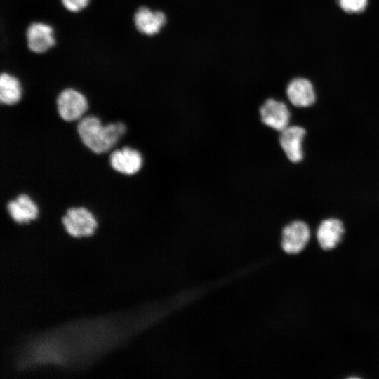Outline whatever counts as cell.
<instances>
[{
    "label": "cell",
    "mask_w": 379,
    "mask_h": 379,
    "mask_svg": "<svg viewBox=\"0 0 379 379\" xmlns=\"http://www.w3.org/2000/svg\"><path fill=\"white\" fill-rule=\"evenodd\" d=\"M77 133L83 145L95 154L111 150L126 132L121 121L103 124L95 115L84 116L77 124Z\"/></svg>",
    "instance_id": "obj_1"
},
{
    "label": "cell",
    "mask_w": 379,
    "mask_h": 379,
    "mask_svg": "<svg viewBox=\"0 0 379 379\" xmlns=\"http://www.w3.org/2000/svg\"><path fill=\"white\" fill-rule=\"evenodd\" d=\"M308 130L300 124L288 126L279 133L278 144L285 158L293 164L302 163L306 156L305 141Z\"/></svg>",
    "instance_id": "obj_2"
},
{
    "label": "cell",
    "mask_w": 379,
    "mask_h": 379,
    "mask_svg": "<svg viewBox=\"0 0 379 379\" xmlns=\"http://www.w3.org/2000/svg\"><path fill=\"white\" fill-rule=\"evenodd\" d=\"M62 223L67 233L75 238L91 237L98 227L94 215L84 206L67 208L62 217Z\"/></svg>",
    "instance_id": "obj_3"
},
{
    "label": "cell",
    "mask_w": 379,
    "mask_h": 379,
    "mask_svg": "<svg viewBox=\"0 0 379 379\" xmlns=\"http://www.w3.org/2000/svg\"><path fill=\"white\" fill-rule=\"evenodd\" d=\"M56 108L59 117L70 122L81 119L88 109L86 96L73 88L61 91L56 98Z\"/></svg>",
    "instance_id": "obj_4"
},
{
    "label": "cell",
    "mask_w": 379,
    "mask_h": 379,
    "mask_svg": "<svg viewBox=\"0 0 379 379\" xmlns=\"http://www.w3.org/2000/svg\"><path fill=\"white\" fill-rule=\"evenodd\" d=\"M259 120L273 131L280 133L291 124L292 114L287 105L273 98L266 99L258 109Z\"/></svg>",
    "instance_id": "obj_5"
},
{
    "label": "cell",
    "mask_w": 379,
    "mask_h": 379,
    "mask_svg": "<svg viewBox=\"0 0 379 379\" xmlns=\"http://www.w3.org/2000/svg\"><path fill=\"white\" fill-rule=\"evenodd\" d=\"M311 234V229L307 222L301 219L292 220L281 230V248L288 254H298L306 248Z\"/></svg>",
    "instance_id": "obj_6"
},
{
    "label": "cell",
    "mask_w": 379,
    "mask_h": 379,
    "mask_svg": "<svg viewBox=\"0 0 379 379\" xmlns=\"http://www.w3.org/2000/svg\"><path fill=\"white\" fill-rule=\"evenodd\" d=\"M346 234V227L337 216L324 218L316 229V239L319 247L326 251L335 248Z\"/></svg>",
    "instance_id": "obj_7"
},
{
    "label": "cell",
    "mask_w": 379,
    "mask_h": 379,
    "mask_svg": "<svg viewBox=\"0 0 379 379\" xmlns=\"http://www.w3.org/2000/svg\"><path fill=\"white\" fill-rule=\"evenodd\" d=\"M143 157L140 152L129 146L113 150L109 156L112 168L125 175L138 173L143 166Z\"/></svg>",
    "instance_id": "obj_8"
},
{
    "label": "cell",
    "mask_w": 379,
    "mask_h": 379,
    "mask_svg": "<svg viewBox=\"0 0 379 379\" xmlns=\"http://www.w3.org/2000/svg\"><path fill=\"white\" fill-rule=\"evenodd\" d=\"M286 95L289 102L296 108H309L317 101L313 84L305 78L292 79L287 85Z\"/></svg>",
    "instance_id": "obj_9"
},
{
    "label": "cell",
    "mask_w": 379,
    "mask_h": 379,
    "mask_svg": "<svg viewBox=\"0 0 379 379\" xmlns=\"http://www.w3.org/2000/svg\"><path fill=\"white\" fill-rule=\"evenodd\" d=\"M6 210L11 219L19 225L29 223L36 220L39 213L37 204L26 193H20L8 201Z\"/></svg>",
    "instance_id": "obj_10"
},
{
    "label": "cell",
    "mask_w": 379,
    "mask_h": 379,
    "mask_svg": "<svg viewBox=\"0 0 379 379\" xmlns=\"http://www.w3.org/2000/svg\"><path fill=\"white\" fill-rule=\"evenodd\" d=\"M26 40L28 48L35 53H45L55 44L53 28L41 22H34L28 26Z\"/></svg>",
    "instance_id": "obj_11"
},
{
    "label": "cell",
    "mask_w": 379,
    "mask_h": 379,
    "mask_svg": "<svg viewBox=\"0 0 379 379\" xmlns=\"http://www.w3.org/2000/svg\"><path fill=\"white\" fill-rule=\"evenodd\" d=\"M133 21L137 30L147 36L160 32L166 22L165 14L160 11H152L147 6H140L135 11Z\"/></svg>",
    "instance_id": "obj_12"
},
{
    "label": "cell",
    "mask_w": 379,
    "mask_h": 379,
    "mask_svg": "<svg viewBox=\"0 0 379 379\" xmlns=\"http://www.w3.org/2000/svg\"><path fill=\"white\" fill-rule=\"evenodd\" d=\"M22 86L15 76L2 72L0 75V102L6 105L17 104L22 98Z\"/></svg>",
    "instance_id": "obj_13"
},
{
    "label": "cell",
    "mask_w": 379,
    "mask_h": 379,
    "mask_svg": "<svg viewBox=\"0 0 379 379\" xmlns=\"http://www.w3.org/2000/svg\"><path fill=\"white\" fill-rule=\"evenodd\" d=\"M367 3V0H338L340 8L348 13H359L364 11Z\"/></svg>",
    "instance_id": "obj_14"
},
{
    "label": "cell",
    "mask_w": 379,
    "mask_h": 379,
    "mask_svg": "<svg viewBox=\"0 0 379 379\" xmlns=\"http://www.w3.org/2000/svg\"><path fill=\"white\" fill-rule=\"evenodd\" d=\"M90 0H61L64 8L72 13H77L84 9Z\"/></svg>",
    "instance_id": "obj_15"
}]
</instances>
